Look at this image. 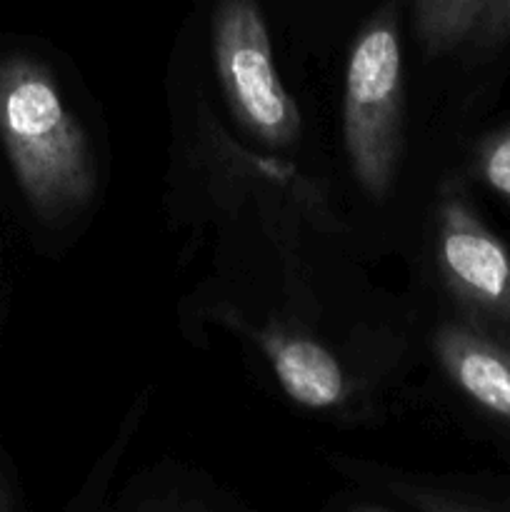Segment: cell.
Here are the masks:
<instances>
[{
  "label": "cell",
  "instance_id": "obj_6",
  "mask_svg": "<svg viewBox=\"0 0 510 512\" xmlns=\"http://www.w3.org/2000/svg\"><path fill=\"white\" fill-rule=\"evenodd\" d=\"M275 380L305 410H338L350 398V380L340 360L305 330L280 320L250 330Z\"/></svg>",
  "mask_w": 510,
  "mask_h": 512
},
{
  "label": "cell",
  "instance_id": "obj_5",
  "mask_svg": "<svg viewBox=\"0 0 510 512\" xmlns=\"http://www.w3.org/2000/svg\"><path fill=\"white\" fill-rule=\"evenodd\" d=\"M430 345L448 383L510 435V343L455 315L433 330Z\"/></svg>",
  "mask_w": 510,
  "mask_h": 512
},
{
  "label": "cell",
  "instance_id": "obj_7",
  "mask_svg": "<svg viewBox=\"0 0 510 512\" xmlns=\"http://www.w3.org/2000/svg\"><path fill=\"white\" fill-rule=\"evenodd\" d=\"M488 5L490 0H415V33L425 53L440 58L468 45Z\"/></svg>",
  "mask_w": 510,
  "mask_h": 512
},
{
  "label": "cell",
  "instance_id": "obj_2",
  "mask_svg": "<svg viewBox=\"0 0 510 512\" xmlns=\"http://www.w3.org/2000/svg\"><path fill=\"white\" fill-rule=\"evenodd\" d=\"M403 48L398 8L375 10L350 45L343 85V143L365 195L383 200L403 158Z\"/></svg>",
  "mask_w": 510,
  "mask_h": 512
},
{
  "label": "cell",
  "instance_id": "obj_1",
  "mask_svg": "<svg viewBox=\"0 0 510 512\" xmlns=\"http://www.w3.org/2000/svg\"><path fill=\"white\" fill-rule=\"evenodd\" d=\"M0 143L33 213L63 220L93 200V148L48 65L0 58Z\"/></svg>",
  "mask_w": 510,
  "mask_h": 512
},
{
  "label": "cell",
  "instance_id": "obj_8",
  "mask_svg": "<svg viewBox=\"0 0 510 512\" xmlns=\"http://www.w3.org/2000/svg\"><path fill=\"white\" fill-rule=\"evenodd\" d=\"M470 175L510 208V123L488 130L470 150Z\"/></svg>",
  "mask_w": 510,
  "mask_h": 512
},
{
  "label": "cell",
  "instance_id": "obj_4",
  "mask_svg": "<svg viewBox=\"0 0 510 512\" xmlns=\"http://www.w3.org/2000/svg\"><path fill=\"white\" fill-rule=\"evenodd\" d=\"M435 265L458 318L510 343V250L460 185L440 190Z\"/></svg>",
  "mask_w": 510,
  "mask_h": 512
},
{
  "label": "cell",
  "instance_id": "obj_10",
  "mask_svg": "<svg viewBox=\"0 0 510 512\" xmlns=\"http://www.w3.org/2000/svg\"><path fill=\"white\" fill-rule=\"evenodd\" d=\"M8 508H10L8 498H5V493H3V490H0V510H8Z\"/></svg>",
  "mask_w": 510,
  "mask_h": 512
},
{
  "label": "cell",
  "instance_id": "obj_9",
  "mask_svg": "<svg viewBox=\"0 0 510 512\" xmlns=\"http://www.w3.org/2000/svg\"><path fill=\"white\" fill-rule=\"evenodd\" d=\"M510 40V0H490L478 30L470 38V50L478 58L495 53Z\"/></svg>",
  "mask_w": 510,
  "mask_h": 512
},
{
  "label": "cell",
  "instance_id": "obj_3",
  "mask_svg": "<svg viewBox=\"0 0 510 512\" xmlns=\"http://www.w3.org/2000/svg\"><path fill=\"white\" fill-rule=\"evenodd\" d=\"M213 60L225 103L250 138L268 148L298 143L300 110L278 75L258 0H218Z\"/></svg>",
  "mask_w": 510,
  "mask_h": 512
}]
</instances>
